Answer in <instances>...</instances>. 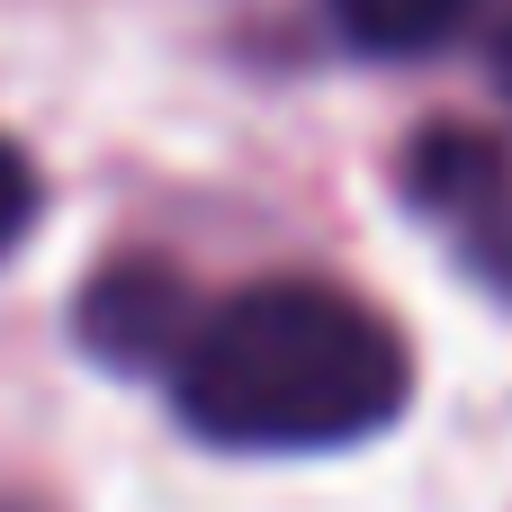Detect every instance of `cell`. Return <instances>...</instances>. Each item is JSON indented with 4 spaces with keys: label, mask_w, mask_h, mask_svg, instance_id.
Masks as SVG:
<instances>
[{
    "label": "cell",
    "mask_w": 512,
    "mask_h": 512,
    "mask_svg": "<svg viewBox=\"0 0 512 512\" xmlns=\"http://www.w3.org/2000/svg\"><path fill=\"white\" fill-rule=\"evenodd\" d=\"M153 378L216 450H351L405 414L414 351L333 279H252L198 297Z\"/></svg>",
    "instance_id": "6da1fadb"
},
{
    "label": "cell",
    "mask_w": 512,
    "mask_h": 512,
    "mask_svg": "<svg viewBox=\"0 0 512 512\" xmlns=\"http://www.w3.org/2000/svg\"><path fill=\"white\" fill-rule=\"evenodd\" d=\"M405 198L459 252V270L512 306V144H495L486 126H459V117L423 126L405 144Z\"/></svg>",
    "instance_id": "7a4b0ae2"
},
{
    "label": "cell",
    "mask_w": 512,
    "mask_h": 512,
    "mask_svg": "<svg viewBox=\"0 0 512 512\" xmlns=\"http://www.w3.org/2000/svg\"><path fill=\"white\" fill-rule=\"evenodd\" d=\"M189 306H198V288H189L180 261H162V252H126V261H108V270L72 297V342H81L99 369L153 378L162 351L180 342Z\"/></svg>",
    "instance_id": "3957f363"
},
{
    "label": "cell",
    "mask_w": 512,
    "mask_h": 512,
    "mask_svg": "<svg viewBox=\"0 0 512 512\" xmlns=\"http://www.w3.org/2000/svg\"><path fill=\"white\" fill-rule=\"evenodd\" d=\"M495 9L504 0H324L333 36L351 54H369V63H423V54L459 45V36H486Z\"/></svg>",
    "instance_id": "277c9868"
},
{
    "label": "cell",
    "mask_w": 512,
    "mask_h": 512,
    "mask_svg": "<svg viewBox=\"0 0 512 512\" xmlns=\"http://www.w3.org/2000/svg\"><path fill=\"white\" fill-rule=\"evenodd\" d=\"M36 207H45V189H36V162H27V153L0 135V252H9V243L36 225Z\"/></svg>",
    "instance_id": "5b68a950"
},
{
    "label": "cell",
    "mask_w": 512,
    "mask_h": 512,
    "mask_svg": "<svg viewBox=\"0 0 512 512\" xmlns=\"http://www.w3.org/2000/svg\"><path fill=\"white\" fill-rule=\"evenodd\" d=\"M486 72H495V90H504V108H512V0L486 18Z\"/></svg>",
    "instance_id": "8992f818"
}]
</instances>
